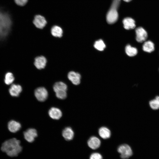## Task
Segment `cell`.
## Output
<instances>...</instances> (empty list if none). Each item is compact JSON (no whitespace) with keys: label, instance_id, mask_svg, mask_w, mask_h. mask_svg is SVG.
Returning a JSON list of instances; mask_svg holds the SVG:
<instances>
[{"label":"cell","instance_id":"26","mask_svg":"<svg viewBox=\"0 0 159 159\" xmlns=\"http://www.w3.org/2000/svg\"><path fill=\"white\" fill-rule=\"evenodd\" d=\"M123 0L126 2H129L130 1H132V0Z\"/></svg>","mask_w":159,"mask_h":159},{"label":"cell","instance_id":"13","mask_svg":"<svg viewBox=\"0 0 159 159\" xmlns=\"http://www.w3.org/2000/svg\"><path fill=\"white\" fill-rule=\"evenodd\" d=\"M122 23L124 28L127 30L134 29L136 26L135 21L131 17L125 18L122 21Z\"/></svg>","mask_w":159,"mask_h":159},{"label":"cell","instance_id":"16","mask_svg":"<svg viewBox=\"0 0 159 159\" xmlns=\"http://www.w3.org/2000/svg\"><path fill=\"white\" fill-rule=\"evenodd\" d=\"M8 127L9 130L11 132L15 133L20 130L21 125L19 122L11 120L8 122Z\"/></svg>","mask_w":159,"mask_h":159},{"label":"cell","instance_id":"5","mask_svg":"<svg viewBox=\"0 0 159 159\" xmlns=\"http://www.w3.org/2000/svg\"><path fill=\"white\" fill-rule=\"evenodd\" d=\"M34 94L38 100L41 102L45 101L48 95L47 91L43 87H40L37 88L34 91Z\"/></svg>","mask_w":159,"mask_h":159},{"label":"cell","instance_id":"3","mask_svg":"<svg viewBox=\"0 0 159 159\" xmlns=\"http://www.w3.org/2000/svg\"><path fill=\"white\" fill-rule=\"evenodd\" d=\"M53 89L56 97L58 99L63 100L67 97V87L64 83L62 82H56L53 85Z\"/></svg>","mask_w":159,"mask_h":159},{"label":"cell","instance_id":"12","mask_svg":"<svg viewBox=\"0 0 159 159\" xmlns=\"http://www.w3.org/2000/svg\"><path fill=\"white\" fill-rule=\"evenodd\" d=\"M48 114L51 118L56 120L59 119L62 116L61 110L58 108L55 107L51 108L49 110Z\"/></svg>","mask_w":159,"mask_h":159},{"label":"cell","instance_id":"6","mask_svg":"<svg viewBox=\"0 0 159 159\" xmlns=\"http://www.w3.org/2000/svg\"><path fill=\"white\" fill-rule=\"evenodd\" d=\"M136 39L139 43H142L146 41L148 37V33L146 30L142 27L137 28L135 30Z\"/></svg>","mask_w":159,"mask_h":159},{"label":"cell","instance_id":"10","mask_svg":"<svg viewBox=\"0 0 159 159\" xmlns=\"http://www.w3.org/2000/svg\"><path fill=\"white\" fill-rule=\"evenodd\" d=\"M47 60L44 56H41L36 57L34 59V64L39 69H44L46 66Z\"/></svg>","mask_w":159,"mask_h":159},{"label":"cell","instance_id":"25","mask_svg":"<svg viewBox=\"0 0 159 159\" xmlns=\"http://www.w3.org/2000/svg\"><path fill=\"white\" fill-rule=\"evenodd\" d=\"M16 3L18 5L23 6L27 3L28 0H14Z\"/></svg>","mask_w":159,"mask_h":159},{"label":"cell","instance_id":"15","mask_svg":"<svg viewBox=\"0 0 159 159\" xmlns=\"http://www.w3.org/2000/svg\"><path fill=\"white\" fill-rule=\"evenodd\" d=\"M21 86L18 84H13L11 85L9 89L10 95L12 96L17 97L22 92Z\"/></svg>","mask_w":159,"mask_h":159},{"label":"cell","instance_id":"23","mask_svg":"<svg viewBox=\"0 0 159 159\" xmlns=\"http://www.w3.org/2000/svg\"><path fill=\"white\" fill-rule=\"evenodd\" d=\"M94 46L95 49L100 51L103 50L106 47L105 44L101 39L96 41Z\"/></svg>","mask_w":159,"mask_h":159},{"label":"cell","instance_id":"9","mask_svg":"<svg viewBox=\"0 0 159 159\" xmlns=\"http://www.w3.org/2000/svg\"><path fill=\"white\" fill-rule=\"evenodd\" d=\"M35 26L39 29H43L46 25L47 21L45 18L40 15H36L33 21Z\"/></svg>","mask_w":159,"mask_h":159},{"label":"cell","instance_id":"20","mask_svg":"<svg viewBox=\"0 0 159 159\" xmlns=\"http://www.w3.org/2000/svg\"><path fill=\"white\" fill-rule=\"evenodd\" d=\"M125 51L127 54L130 57H133L138 53L137 49L132 47L129 44L127 45L125 48Z\"/></svg>","mask_w":159,"mask_h":159},{"label":"cell","instance_id":"2","mask_svg":"<svg viewBox=\"0 0 159 159\" xmlns=\"http://www.w3.org/2000/svg\"><path fill=\"white\" fill-rule=\"evenodd\" d=\"M120 0H113L110 8L106 16V20L109 24L115 23L118 18L117 9L120 3Z\"/></svg>","mask_w":159,"mask_h":159},{"label":"cell","instance_id":"8","mask_svg":"<svg viewBox=\"0 0 159 159\" xmlns=\"http://www.w3.org/2000/svg\"><path fill=\"white\" fill-rule=\"evenodd\" d=\"M88 146L91 149L95 150L98 148L101 145L100 139L95 136L91 137L87 142Z\"/></svg>","mask_w":159,"mask_h":159},{"label":"cell","instance_id":"1","mask_svg":"<svg viewBox=\"0 0 159 159\" xmlns=\"http://www.w3.org/2000/svg\"><path fill=\"white\" fill-rule=\"evenodd\" d=\"M1 150L9 156L14 157L17 156L21 151L22 147L20 141L16 138L7 140L2 144Z\"/></svg>","mask_w":159,"mask_h":159},{"label":"cell","instance_id":"19","mask_svg":"<svg viewBox=\"0 0 159 159\" xmlns=\"http://www.w3.org/2000/svg\"><path fill=\"white\" fill-rule=\"evenodd\" d=\"M51 32L52 35L55 37L60 38L62 36V29L59 26H53L51 29Z\"/></svg>","mask_w":159,"mask_h":159},{"label":"cell","instance_id":"24","mask_svg":"<svg viewBox=\"0 0 159 159\" xmlns=\"http://www.w3.org/2000/svg\"><path fill=\"white\" fill-rule=\"evenodd\" d=\"M102 155L98 153H92L90 157V159H102Z\"/></svg>","mask_w":159,"mask_h":159},{"label":"cell","instance_id":"21","mask_svg":"<svg viewBox=\"0 0 159 159\" xmlns=\"http://www.w3.org/2000/svg\"><path fill=\"white\" fill-rule=\"evenodd\" d=\"M14 77L13 74L10 72L7 73L5 76L4 81L7 85H9L12 84L14 81Z\"/></svg>","mask_w":159,"mask_h":159},{"label":"cell","instance_id":"14","mask_svg":"<svg viewBox=\"0 0 159 159\" xmlns=\"http://www.w3.org/2000/svg\"><path fill=\"white\" fill-rule=\"evenodd\" d=\"M62 135L64 139L67 141L72 140L74 136V132L71 127H68L65 128L62 130Z\"/></svg>","mask_w":159,"mask_h":159},{"label":"cell","instance_id":"22","mask_svg":"<svg viewBox=\"0 0 159 159\" xmlns=\"http://www.w3.org/2000/svg\"><path fill=\"white\" fill-rule=\"evenodd\" d=\"M150 105L152 109L156 110L159 109V96H156L155 99L149 102Z\"/></svg>","mask_w":159,"mask_h":159},{"label":"cell","instance_id":"18","mask_svg":"<svg viewBox=\"0 0 159 159\" xmlns=\"http://www.w3.org/2000/svg\"><path fill=\"white\" fill-rule=\"evenodd\" d=\"M142 48L144 52L151 53L155 49L154 44L151 41H145L143 44Z\"/></svg>","mask_w":159,"mask_h":159},{"label":"cell","instance_id":"17","mask_svg":"<svg viewBox=\"0 0 159 159\" xmlns=\"http://www.w3.org/2000/svg\"><path fill=\"white\" fill-rule=\"evenodd\" d=\"M98 132L100 136L104 139L109 138L111 136V132L110 130L107 127L103 126L98 130Z\"/></svg>","mask_w":159,"mask_h":159},{"label":"cell","instance_id":"7","mask_svg":"<svg viewBox=\"0 0 159 159\" xmlns=\"http://www.w3.org/2000/svg\"><path fill=\"white\" fill-rule=\"evenodd\" d=\"M24 136L26 141L29 143H32L37 136V131L34 128H29L24 132Z\"/></svg>","mask_w":159,"mask_h":159},{"label":"cell","instance_id":"11","mask_svg":"<svg viewBox=\"0 0 159 159\" xmlns=\"http://www.w3.org/2000/svg\"><path fill=\"white\" fill-rule=\"evenodd\" d=\"M67 77L69 80L74 85H78L80 82L81 75L78 73L70 71L68 73Z\"/></svg>","mask_w":159,"mask_h":159},{"label":"cell","instance_id":"4","mask_svg":"<svg viewBox=\"0 0 159 159\" xmlns=\"http://www.w3.org/2000/svg\"><path fill=\"white\" fill-rule=\"evenodd\" d=\"M117 150L120 154L121 158L122 159H127L132 154L131 147L127 144L120 145L118 147Z\"/></svg>","mask_w":159,"mask_h":159}]
</instances>
